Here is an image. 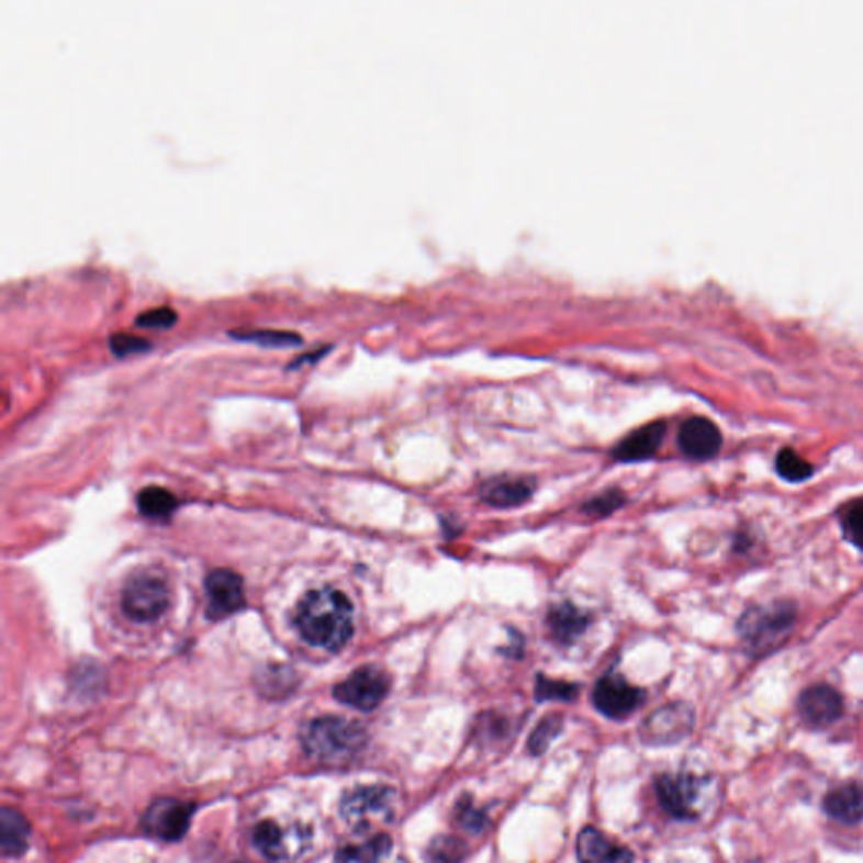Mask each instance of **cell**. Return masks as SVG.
Masks as SVG:
<instances>
[{
	"mask_svg": "<svg viewBox=\"0 0 863 863\" xmlns=\"http://www.w3.org/2000/svg\"><path fill=\"white\" fill-rule=\"evenodd\" d=\"M679 444L688 458L695 461H708L715 458L722 447V434L708 418L693 417L680 428Z\"/></svg>",
	"mask_w": 863,
	"mask_h": 863,
	"instance_id": "5bb4252c",
	"label": "cell"
},
{
	"mask_svg": "<svg viewBox=\"0 0 863 863\" xmlns=\"http://www.w3.org/2000/svg\"><path fill=\"white\" fill-rule=\"evenodd\" d=\"M592 698L601 714L614 720H623L638 710L639 705L645 701V692L626 682L623 676L613 673L598 680Z\"/></svg>",
	"mask_w": 863,
	"mask_h": 863,
	"instance_id": "8fae6325",
	"label": "cell"
},
{
	"mask_svg": "<svg viewBox=\"0 0 863 863\" xmlns=\"http://www.w3.org/2000/svg\"><path fill=\"white\" fill-rule=\"evenodd\" d=\"M110 349L113 355L128 356L137 355V352H146L147 349L153 348V343L147 341L146 338L131 333H115L109 339Z\"/></svg>",
	"mask_w": 863,
	"mask_h": 863,
	"instance_id": "f1b7e54d",
	"label": "cell"
},
{
	"mask_svg": "<svg viewBox=\"0 0 863 863\" xmlns=\"http://www.w3.org/2000/svg\"><path fill=\"white\" fill-rule=\"evenodd\" d=\"M579 686L573 683L559 682V680L538 676L535 697L538 702L560 701L570 702L578 697Z\"/></svg>",
	"mask_w": 863,
	"mask_h": 863,
	"instance_id": "d4e9b609",
	"label": "cell"
},
{
	"mask_svg": "<svg viewBox=\"0 0 863 863\" xmlns=\"http://www.w3.org/2000/svg\"><path fill=\"white\" fill-rule=\"evenodd\" d=\"M692 707L686 704L664 705L660 710L653 711L639 727V737L645 744L668 746L676 744L692 732Z\"/></svg>",
	"mask_w": 863,
	"mask_h": 863,
	"instance_id": "52a82bcc",
	"label": "cell"
},
{
	"mask_svg": "<svg viewBox=\"0 0 863 863\" xmlns=\"http://www.w3.org/2000/svg\"><path fill=\"white\" fill-rule=\"evenodd\" d=\"M625 494H620V491H609V493L603 494V496L594 497V500L589 501L587 505H584V512L591 516H609L610 513L616 512L619 509L620 506L625 505Z\"/></svg>",
	"mask_w": 863,
	"mask_h": 863,
	"instance_id": "4dcf8cb0",
	"label": "cell"
},
{
	"mask_svg": "<svg viewBox=\"0 0 863 863\" xmlns=\"http://www.w3.org/2000/svg\"><path fill=\"white\" fill-rule=\"evenodd\" d=\"M309 838V831L298 825L283 828L270 820L260 821L254 831L255 845L273 862L301 855L307 849Z\"/></svg>",
	"mask_w": 863,
	"mask_h": 863,
	"instance_id": "30bf717a",
	"label": "cell"
},
{
	"mask_svg": "<svg viewBox=\"0 0 863 863\" xmlns=\"http://www.w3.org/2000/svg\"><path fill=\"white\" fill-rule=\"evenodd\" d=\"M658 799L664 811L676 820H695L701 781L692 774H661L657 780Z\"/></svg>",
	"mask_w": 863,
	"mask_h": 863,
	"instance_id": "9c48e42d",
	"label": "cell"
},
{
	"mask_svg": "<svg viewBox=\"0 0 863 863\" xmlns=\"http://www.w3.org/2000/svg\"><path fill=\"white\" fill-rule=\"evenodd\" d=\"M302 746L311 758L326 764H343L363 751L367 746V730L348 718H316L302 732Z\"/></svg>",
	"mask_w": 863,
	"mask_h": 863,
	"instance_id": "7a4b0ae2",
	"label": "cell"
},
{
	"mask_svg": "<svg viewBox=\"0 0 863 863\" xmlns=\"http://www.w3.org/2000/svg\"><path fill=\"white\" fill-rule=\"evenodd\" d=\"M828 817L843 825L863 821V786L850 783L828 793L823 802Z\"/></svg>",
	"mask_w": 863,
	"mask_h": 863,
	"instance_id": "ac0fdd59",
	"label": "cell"
},
{
	"mask_svg": "<svg viewBox=\"0 0 863 863\" xmlns=\"http://www.w3.org/2000/svg\"><path fill=\"white\" fill-rule=\"evenodd\" d=\"M664 432H666V427L661 422L645 425V427L629 434L625 440H620L616 449L613 450V456L620 462H639L651 459L663 444Z\"/></svg>",
	"mask_w": 863,
	"mask_h": 863,
	"instance_id": "e0dca14e",
	"label": "cell"
},
{
	"mask_svg": "<svg viewBox=\"0 0 863 863\" xmlns=\"http://www.w3.org/2000/svg\"><path fill=\"white\" fill-rule=\"evenodd\" d=\"M171 606V591L166 581L142 573L131 579L122 594V607L135 623H154L166 614Z\"/></svg>",
	"mask_w": 863,
	"mask_h": 863,
	"instance_id": "5b68a950",
	"label": "cell"
},
{
	"mask_svg": "<svg viewBox=\"0 0 863 863\" xmlns=\"http://www.w3.org/2000/svg\"><path fill=\"white\" fill-rule=\"evenodd\" d=\"M390 676L377 666H361L334 686V698L356 710L371 711L380 707L390 692Z\"/></svg>",
	"mask_w": 863,
	"mask_h": 863,
	"instance_id": "8992f818",
	"label": "cell"
},
{
	"mask_svg": "<svg viewBox=\"0 0 863 863\" xmlns=\"http://www.w3.org/2000/svg\"><path fill=\"white\" fill-rule=\"evenodd\" d=\"M796 625L795 604L777 603L754 606L739 620V635L751 657H765L777 650Z\"/></svg>",
	"mask_w": 863,
	"mask_h": 863,
	"instance_id": "3957f363",
	"label": "cell"
},
{
	"mask_svg": "<svg viewBox=\"0 0 863 863\" xmlns=\"http://www.w3.org/2000/svg\"><path fill=\"white\" fill-rule=\"evenodd\" d=\"M232 338L238 341L257 343L261 346H272V348H283V346L301 345L302 336L294 330L283 329H239L228 333Z\"/></svg>",
	"mask_w": 863,
	"mask_h": 863,
	"instance_id": "603a6c76",
	"label": "cell"
},
{
	"mask_svg": "<svg viewBox=\"0 0 863 863\" xmlns=\"http://www.w3.org/2000/svg\"><path fill=\"white\" fill-rule=\"evenodd\" d=\"M530 478H494L481 487V497L493 508H516L534 496Z\"/></svg>",
	"mask_w": 863,
	"mask_h": 863,
	"instance_id": "2e32d148",
	"label": "cell"
},
{
	"mask_svg": "<svg viewBox=\"0 0 863 863\" xmlns=\"http://www.w3.org/2000/svg\"><path fill=\"white\" fill-rule=\"evenodd\" d=\"M295 626L309 645L338 653L355 632L351 601L336 589L309 592L299 604Z\"/></svg>",
	"mask_w": 863,
	"mask_h": 863,
	"instance_id": "6da1fadb",
	"label": "cell"
},
{
	"mask_svg": "<svg viewBox=\"0 0 863 863\" xmlns=\"http://www.w3.org/2000/svg\"><path fill=\"white\" fill-rule=\"evenodd\" d=\"M845 710L843 697L830 685H812L802 693L798 711L803 720L815 729H825L837 722Z\"/></svg>",
	"mask_w": 863,
	"mask_h": 863,
	"instance_id": "4fadbf2b",
	"label": "cell"
},
{
	"mask_svg": "<svg viewBox=\"0 0 863 863\" xmlns=\"http://www.w3.org/2000/svg\"><path fill=\"white\" fill-rule=\"evenodd\" d=\"M395 791L389 786H358L341 799V817L355 831H368L374 825L389 823L395 815Z\"/></svg>",
	"mask_w": 863,
	"mask_h": 863,
	"instance_id": "277c9868",
	"label": "cell"
},
{
	"mask_svg": "<svg viewBox=\"0 0 863 863\" xmlns=\"http://www.w3.org/2000/svg\"><path fill=\"white\" fill-rule=\"evenodd\" d=\"M458 809L459 820H461V823L464 825L468 830L479 831L486 825V817H484L483 812L479 811V809H475L469 799H464V802L459 805Z\"/></svg>",
	"mask_w": 863,
	"mask_h": 863,
	"instance_id": "1f68e13d",
	"label": "cell"
},
{
	"mask_svg": "<svg viewBox=\"0 0 863 863\" xmlns=\"http://www.w3.org/2000/svg\"><path fill=\"white\" fill-rule=\"evenodd\" d=\"M31 827L18 809L4 808L0 812V850L5 856H19L30 847Z\"/></svg>",
	"mask_w": 863,
	"mask_h": 863,
	"instance_id": "d6986e66",
	"label": "cell"
},
{
	"mask_svg": "<svg viewBox=\"0 0 863 863\" xmlns=\"http://www.w3.org/2000/svg\"><path fill=\"white\" fill-rule=\"evenodd\" d=\"M194 805L176 798H160L147 808L142 827L150 837L176 842L184 837L193 820Z\"/></svg>",
	"mask_w": 863,
	"mask_h": 863,
	"instance_id": "ba28073f",
	"label": "cell"
},
{
	"mask_svg": "<svg viewBox=\"0 0 863 863\" xmlns=\"http://www.w3.org/2000/svg\"><path fill=\"white\" fill-rule=\"evenodd\" d=\"M178 311L171 305H159V307L146 309L144 313L135 317L138 327H149V329H169L178 323Z\"/></svg>",
	"mask_w": 863,
	"mask_h": 863,
	"instance_id": "4316f807",
	"label": "cell"
},
{
	"mask_svg": "<svg viewBox=\"0 0 863 863\" xmlns=\"http://www.w3.org/2000/svg\"><path fill=\"white\" fill-rule=\"evenodd\" d=\"M137 505L142 515L147 518L164 519L169 518L178 508V500L164 487L150 486L141 491Z\"/></svg>",
	"mask_w": 863,
	"mask_h": 863,
	"instance_id": "7402d4cb",
	"label": "cell"
},
{
	"mask_svg": "<svg viewBox=\"0 0 863 863\" xmlns=\"http://www.w3.org/2000/svg\"><path fill=\"white\" fill-rule=\"evenodd\" d=\"M842 528L847 540L863 551V500L847 509L842 518Z\"/></svg>",
	"mask_w": 863,
	"mask_h": 863,
	"instance_id": "f546056e",
	"label": "cell"
},
{
	"mask_svg": "<svg viewBox=\"0 0 863 863\" xmlns=\"http://www.w3.org/2000/svg\"><path fill=\"white\" fill-rule=\"evenodd\" d=\"M464 855V847L453 838H437L428 849V863H459Z\"/></svg>",
	"mask_w": 863,
	"mask_h": 863,
	"instance_id": "83f0119b",
	"label": "cell"
},
{
	"mask_svg": "<svg viewBox=\"0 0 863 863\" xmlns=\"http://www.w3.org/2000/svg\"><path fill=\"white\" fill-rule=\"evenodd\" d=\"M392 850L389 834H378L361 845H349L339 850L336 863H378Z\"/></svg>",
	"mask_w": 863,
	"mask_h": 863,
	"instance_id": "44dd1931",
	"label": "cell"
},
{
	"mask_svg": "<svg viewBox=\"0 0 863 863\" xmlns=\"http://www.w3.org/2000/svg\"><path fill=\"white\" fill-rule=\"evenodd\" d=\"M560 730H562V717H560V715L553 714L550 715V717L543 718V720L538 724L535 732L531 733L528 748H530V751L534 752L535 755L543 754L551 740L559 736Z\"/></svg>",
	"mask_w": 863,
	"mask_h": 863,
	"instance_id": "484cf974",
	"label": "cell"
},
{
	"mask_svg": "<svg viewBox=\"0 0 863 863\" xmlns=\"http://www.w3.org/2000/svg\"><path fill=\"white\" fill-rule=\"evenodd\" d=\"M206 613L211 619L232 616L244 607V581L233 570H214L206 579Z\"/></svg>",
	"mask_w": 863,
	"mask_h": 863,
	"instance_id": "7c38bea8",
	"label": "cell"
},
{
	"mask_svg": "<svg viewBox=\"0 0 863 863\" xmlns=\"http://www.w3.org/2000/svg\"><path fill=\"white\" fill-rule=\"evenodd\" d=\"M578 856L581 863H632L635 860L631 850L592 827L579 834Z\"/></svg>",
	"mask_w": 863,
	"mask_h": 863,
	"instance_id": "9a60e30c",
	"label": "cell"
},
{
	"mask_svg": "<svg viewBox=\"0 0 863 863\" xmlns=\"http://www.w3.org/2000/svg\"><path fill=\"white\" fill-rule=\"evenodd\" d=\"M776 471L789 483H802L812 474V466L793 449H781L776 458Z\"/></svg>",
	"mask_w": 863,
	"mask_h": 863,
	"instance_id": "cb8c5ba5",
	"label": "cell"
},
{
	"mask_svg": "<svg viewBox=\"0 0 863 863\" xmlns=\"http://www.w3.org/2000/svg\"><path fill=\"white\" fill-rule=\"evenodd\" d=\"M548 628H550L551 636L563 645H569L573 639L579 638L582 632L587 629L589 617L587 614L582 613L578 607L572 604H559L548 613L547 617Z\"/></svg>",
	"mask_w": 863,
	"mask_h": 863,
	"instance_id": "ffe728a7",
	"label": "cell"
}]
</instances>
